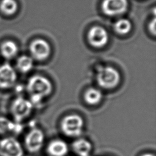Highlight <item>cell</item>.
<instances>
[{"mask_svg": "<svg viewBox=\"0 0 156 156\" xmlns=\"http://www.w3.org/2000/svg\"><path fill=\"white\" fill-rule=\"evenodd\" d=\"M18 9V4L15 0H2L0 2V10L7 15L14 14Z\"/></svg>", "mask_w": 156, "mask_h": 156, "instance_id": "e0dca14e", "label": "cell"}, {"mask_svg": "<svg viewBox=\"0 0 156 156\" xmlns=\"http://www.w3.org/2000/svg\"><path fill=\"white\" fill-rule=\"evenodd\" d=\"M18 130V122H12L5 117L0 116V134L9 132L16 133Z\"/></svg>", "mask_w": 156, "mask_h": 156, "instance_id": "9a60e30c", "label": "cell"}, {"mask_svg": "<svg viewBox=\"0 0 156 156\" xmlns=\"http://www.w3.org/2000/svg\"><path fill=\"white\" fill-rule=\"evenodd\" d=\"M83 120L76 114L66 116L61 122V129L65 135L69 137H77L82 134Z\"/></svg>", "mask_w": 156, "mask_h": 156, "instance_id": "3957f363", "label": "cell"}, {"mask_svg": "<svg viewBox=\"0 0 156 156\" xmlns=\"http://www.w3.org/2000/svg\"><path fill=\"white\" fill-rule=\"evenodd\" d=\"M127 0H104L102 3V11L108 16L121 15L127 10Z\"/></svg>", "mask_w": 156, "mask_h": 156, "instance_id": "52a82bcc", "label": "cell"}, {"mask_svg": "<svg viewBox=\"0 0 156 156\" xmlns=\"http://www.w3.org/2000/svg\"><path fill=\"white\" fill-rule=\"evenodd\" d=\"M88 40L93 46L102 48L108 42V35L105 29L101 26H94L88 33Z\"/></svg>", "mask_w": 156, "mask_h": 156, "instance_id": "9c48e42d", "label": "cell"}, {"mask_svg": "<svg viewBox=\"0 0 156 156\" xmlns=\"http://www.w3.org/2000/svg\"><path fill=\"white\" fill-rule=\"evenodd\" d=\"M73 149L79 156H89L92 149V144L86 139L79 138L73 143Z\"/></svg>", "mask_w": 156, "mask_h": 156, "instance_id": "7c38bea8", "label": "cell"}, {"mask_svg": "<svg viewBox=\"0 0 156 156\" xmlns=\"http://www.w3.org/2000/svg\"><path fill=\"white\" fill-rule=\"evenodd\" d=\"M120 80L119 73L112 66H102L98 70L96 81L104 89L110 90L115 88L119 84Z\"/></svg>", "mask_w": 156, "mask_h": 156, "instance_id": "7a4b0ae2", "label": "cell"}, {"mask_svg": "<svg viewBox=\"0 0 156 156\" xmlns=\"http://www.w3.org/2000/svg\"><path fill=\"white\" fill-rule=\"evenodd\" d=\"M102 98L101 91L96 88H90L86 90L84 94L85 101L90 105L98 104Z\"/></svg>", "mask_w": 156, "mask_h": 156, "instance_id": "5bb4252c", "label": "cell"}, {"mask_svg": "<svg viewBox=\"0 0 156 156\" xmlns=\"http://www.w3.org/2000/svg\"><path fill=\"white\" fill-rule=\"evenodd\" d=\"M33 59L27 55H21L16 61V67L23 73H26L30 71L33 68Z\"/></svg>", "mask_w": 156, "mask_h": 156, "instance_id": "2e32d148", "label": "cell"}, {"mask_svg": "<svg viewBox=\"0 0 156 156\" xmlns=\"http://www.w3.org/2000/svg\"><path fill=\"white\" fill-rule=\"evenodd\" d=\"M115 30L119 34L125 35L128 34L132 28L130 21L125 18H122L118 20L114 25Z\"/></svg>", "mask_w": 156, "mask_h": 156, "instance_id": "ac0fdd59", "label": "cell"}, {"mask_svg": "<svg viewBox=\"0 0 156 156\" xmlns=\"http://www.w3.org/2000/svg\"><path fill=\"white\" fill-rule=\"evenodd\" d=\"M32 108L33 105L30 101L19 96L12 103L10 111L15 122H20L30 115Z\"/></svg>", "mask_w": 156, "mask_h": 156, "instance_id": "277c9868", "label": "cell"}, {"mask_svg": "<svg viewBox=\"0 0 156 156\" xmlns=\"http://www.w3.org/2000/svg\"><path fill=\"white\" fill-rule=\"evenodd\" d=\"M30 53L35 59L44 60L46 59L51 52L49 43L43 39H36L32 41L30 44Z\"/></svg>", "mask_w": 156, "mask_h": 156, "instance_id": "ba28073f", "label": "cell"}, {"mask_svg": "<svg viewBox=\"0 0 156 156\" xmlns=\"http://www.w3.org/2000/svg\"><path fill=\"white\" fill-rule=\"evenodd\" d=\"M20 143L13 137H6L0 141V156H23Z\"/></svg>", "mask_w": 156, "mask_h": 156, "instance_id": "5b68a950", "label": "cell"}, {"mask_svg": "<svg viewBox=\"0 0 156 156\" xmlns=\"http://www.w3.org/2000/svg\"><path fill=\"white\" fill-rule=\"evenodd\" d=\"M17 79L16 71L8 63L0 66V88L7 89L12 87Z\"/></svg>", "mask_w": 156, "mask_h": 156, "instance_id": "30bf717a", "label": "cell"}, {"mask_svg": "<svg viewBox=\"0 0 156 156\" xmlns=\"http://www.w3.org/2000/svg\"><path fill=\"white\" fill-rule=\"evenodd\" d=\"M18 48L16 44L11 40L4 42L1 46V52L4 57L11 59L15 57L18 53Z\"/></svg>", "mask_w": 156, "mask_h": 156, "instance_id": "4fadbf2b", "label": "cell"}, {"mask_svg": "<svg viewBox=\"0 0 156 156\" xmlns=\"http://www.w3.org/2000/svg\"><path fill=\"white\" fill-rule=\"evenodd\" d=\"M149 30L151 32L155 35V18H154L149 24Z\"/></svg>", "mask_w": 156, "mask_h": 156, "instance_id": "d6986e66", "label": "cell"}, {"mask_svg": "<svg viewBox=\"0 0 156 156\" xmlns=\"http://www.w3.org/2000/svg\"><path fill=\"white\" fill-rule=\"evenodd\" d=\"M44 140V135L43 131L40 129L33 128L26 135L24 143L29 152L35 153L41 149Z\"/></svg>", "mask_w": 156, "mask_h": 156, "instance_id": "8992f818", "label": "cell"}, {"mask_svg": "<svg viewBox=\"0 0 156 156\" xmlns=\"http://www.w3.org/2000/svg\"><path fill=\"white\" fill-rule=\"evenodd\" d=\"M47 151L51 156H65L68 151V146L62 140H54L48 146Z\"/></svg>", "mask_w": 156, "mask_h": 156, "instance_id": "8fae6325", "label": "cell"}, {"mask_svg": "<svg viewBox=\"0 0 156 156\" xmlns=\"http://www.w3.org/2000/svg\"><path fill=\"white\" fill-rule=\"evenodd\" d=\"M141 156H155V155L152 154H150V153H147V154H143Z\"/></svg>", "mask_w": 156, "mask_h": 156, "instance_id": "ffe728a7", "label": "cell"}, {"mask_svg": "<svg viewBox=\"0 0 156 156\" xmlns=\"http://www.w3.org/2000/svg\"><path fill=\"white\" fill-rule=\"evenodd\" d=\"M26 90L30 95V102L34 106H38L43 99L52 91V85L46 77L35 75L30 77L26 85Z\"/></svg>", "mask_w": 156, "mask_h": 156, "instance_id": "6da1fadb", "label": "cell"}]
</instances>
